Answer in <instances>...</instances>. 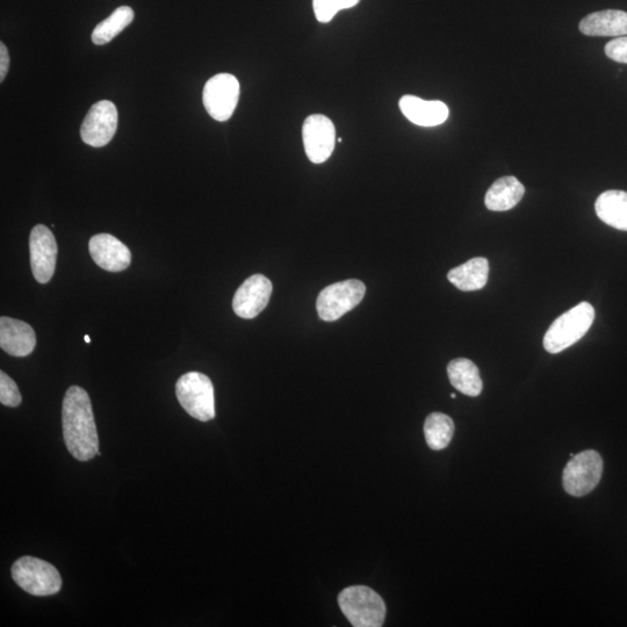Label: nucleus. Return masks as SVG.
<instances>
[{
	"instance_id": "nucleus-1",
	"label": "nucleus",
	"mask_w": 627,
	"mask_h": 627,
	"mask_svg": "<svg viewBox=\"0 0 627 627\" xmlns=\"http://www.w3.org/2000/svg\"><path fill=\"white\" fill-rule=\"evenodd\" d=\"M64 443L71 456L79 461H89L99 453V438L88 392L71 386L64 395L62 405Z\"/></svg>"
},
{
	"instance_id": "nucleus-2",
	"label": "nucleus",
	"mask_w": 627,
	"mask_h": 627,
	"mask_svg": "<svg viewBox=\"0 0 627 627\" xmlns=\"http://www.w3.org/2000/svg\"><path fill=\"white\" fill-rule=\"evenodd\" d=\"M595 320V309L589 302L569 309L547 329L544 337V348L547 352L560 353L579 342L592 328Z\"/></svg>"
},
{
	"instance_id": "nucleus-3",
	"label": "nucleus",
	"mask_w": 627,
	"mask_h": 627,
	"mask_svg": "<svg viewBox=\"0 0 627 627\" xmlns=\"http://www.w3.org/2000/svg\"><path fill=\"white\" fill-rule=\"evenodd\" d=\"M338 605L355 627H380L385 623L386 604L378 593L366 586H352L338 595Z\"/></svg>"
},
{
	"instance_id": "nucleus-4",
	"label": "nucleus",
	"mask_w": 627,
	"mask_h": 627,
	"mask_svg": "<svg viewBox=\"0 0 627 627\" xmlns=\"http://www.w3.org/2000/svg\"><path fill=\"white\" fill-rule=\"evenodd\" d=\"M176 395L180 406L196 420L207 422L215 417L214 387L206 374H184L177 381Z\"/></svg>"
},
{
	"instance_id": "nucleus-5",
	"label": "nucleus",
	"mask_w": 627,
	"mask_h": 627,
	"mask_svg": "<svg viewBox=\"0 0 627 627\" xmlns=\"http://www.w3.org/2000/svg\"><path fill=\"white\" fill-rule=\"evenodd\" d=\"M12 578L25 592L33 596H52L62 589V578L49 562L23 557L14 562Z\"/></svg>"
},
{
	"instance_id": "nucleus-6",
	"label": "nucleus",
	"mask_w": 627,
	"mask_h": 627,
	"mask_svg": "<svg viewBox=\"0 0 627 627\" xmlns=\"http://www.w3.org/2000/svg\"><path fill=\"white\" fill-rule=\"evenodd\" d=\"M366 286L363 281L350 279L330 285L320 293L316 301L320 319L334 322L352 311L364 299Z\"/></svg>"
},
{
	"instance_id": "nucleus-7",
	"label": "nucleus",
	"mask_w": 627,
	"mask_h": 627,
	"mask_svg": "<svg viewBox=\"0 0 627 627\" xmlns=\"http://www.w3.org/2000/svg\"><path fill=\"white\" fill-rule=\"evenodd\" d=\"M602 474L603 459L600 453L595 450L583 451L568 461L562 485L569 495L586 496L600 484Z\"/></svg>"
},
{
	"instance_id": "nucleus-8",
	"label": "nucleus",
	"mask_w": 627,
	"mask_h": 627,
	"mask_svg": "<svg viewBox=\"0 0 627 627\" xmlns=\"http://www.w3.org/2000/svg\"><path fill=\"white\" fill-rule=\"evenodd\" d=\"M239 100L240 83L235 76L219 74L208 79L203 102L207 113L214 120L225 122L232 118Z\"/></svg>"
},
{
	"instance_id": "nucleus-9",
	"label": "nucleus",
	"mask_w": 627,
	"mask_h": 627,
	"mask_svg": "<svg viewBox=\"0 0 627 627\" xmlns=\"http://www.w3.org/2000/svg\"><path fill=\"white\" fill-rule=\"evenodd\" d=\"M302 141L308 160L314 164L327 162L336 146V128L326 115L313 114L302 126Z\"/></svg>"
},
{
	"instance_id": "nucleus-10",
	"label": "nucleus",
	"mask_w": 627,
	"mask_h": 627,
	"mask_svg": "<svg viewBox=\"0 0 627 627\" xmlns=\"http://www.w3.org/2000/svg\"><path fill=\"white\" fill-rule=\"evenodd\" d=\"M118 121L117 106L110 100H102L86 114L81 128L82 140L91 147H105L117 133Z\"/></svg>"
},
{
	"instance_id": "nucleus-11",
	"label": "nucleus",
	"mask_w": 627,
	"mask_h": 627,
	"mask_svg": "<svg viewBox=\"0 0 627 627\" xmlns=\"http://www.w3.org/2000/svg\"><path fill=\"white\" fill-rule=\"evenodd\" d=\"M30 250L34 278L40 284H48L54 276L59 252L52 230L43 225L35 226L31 232Z\"/></svg>"
},
{
	"instance_id": "nucleus-12",
	"label": "nucleus",
	"mask_w": 627,
	"mask_h": 627,
	"mask_svg": "<svg viewBox=\"0 0 627 627\" xmlns=\"http://www.w3.org/2000/svg\"><path fill=\"white\" fill-rule=\"evenodd\" d=\"M272 290V283L265 276L255 275L248 278L235 293V314L242 319H255L268 306Z\"/></svg>"
},
{
	"instance_id": "nucleus-13",
	"label": "nucleus",
	"mask_w": 627,
	"mask_h": 627,
	"mask_svg": "<svg viewBox=\"0 0 627 627\" xmlns=\"http://www.w3.org/2000/svg\"><path fill=\"white\" fill-rule=\"evenodd\" d=\"M93 261L108 272L125 271L132 263V252L117 237L110 234H98L89 242Z\"/></svg>"
},
{
	"instance_id": "nucleus-14",
	"label": "nucleus",
	"mask_w": 627,
	"mask_h": 627,
	"mask_svg": "<svg viewBox=\"0 0 627 627\" xmlns=\"http://www.w3.org/2000/svg\"><path fill=\"white\" fill-rule=\"evenodd\" d=\"M36 345V336L30 324L2 316L0 319V348L13 357L31 355Z\"/></svg>"
},
{
	"instance_id": "nucleus-15",
	"label": "nucleus",
	"mask_w": 627,
	"mask_h": 627,
	"mask_svg": "<svg viewBox=\"0 0 627 627\" xmlns=\"http://www.w3.org/2000/svg\"><path fill=\"white\" fill-rule=\"evenodd\" d=\"M400 110L414 125L420 127H436L444 124L449 118V107L439 100H423L415 96H403L400 99Z\"/></svg>"
},
{
	"instance_id": "nucleus-16",
	"label": "nucleus",
	"mask_w": 627,
	"mask_h": 627,
	"mask_svg": "<svg viewBox=\"0 0 627 627\" xmlns=\"http://www.w3.org/2000/svg\"><path fill=\"white\" fill-rule=\"evenodd\" d=\"M580 31L588 36L627 35V13L618 10H605L589 14L581 20Z\"/></svg>"
},
{
	"instance_id": "nucleus-17",
	"label": "nucleus",
	"mask_w": 627,
	"mask_h": 627,
	"mask_svg": "<svg viewBox=\"0 0 627 627\" xmlns=\"http://www.w3.org/2000/svg\"><path fill=\"white\" fill-rule=\"evenodd\" d=\"M525 187L516 177L497 179L486 194L485 204L489 211L506 212L520 204Z\"/></svg>"
},
{
	"instance_id": "nucleus-18",
	"label": "nucleus",
	"mask_w": 627,
	"mask_h": 627,
	"mask_svg": "<svg viewBox=\"0 0 627 627\" xmlns=\"http://www.w3.org/2000/svg\"><path fill=\"white\" fill-rule=\"evenodd\" d=\"M489 262L487 258L477 257L449 272L450 283L460 291L472 292L482 290L487 284Z\"/></svg>"
},
{
	"instance_id": "nucleus-19",
	"label": "nucleus",
	"mask_w": 627,
	"mask_h": 627,
	"mask_svg": "<svg viewBox=\"0 0 627 627\" xmlns=\"http://www.w3.org/2000/svg\"><path fill=\"white\" fill-rule=\"evenodd\" d=\"M596 214L608 226L627 232V192L611 190L601 194L595 204Z\"/></svg>"
},
{
	"instance_id": "nucleus-20",
	"label": "nucleus",
	"mask_w": 627,
	"mask_h": 627,
	"mask_svg": "<svg viewBox=\"0 0 627 627\" xmlns=\"http://www.w3.org/2000/svg\"><path fill=\"white\" fill-rule=\"evenodd\" d=\"M451 385L460 393L467 396H479L484 389L478 366L472 360L458 358L452 360L448 366Z\"/></svg>"
},
{
	"instance_id": "nucleus-21",
	"label": "nucleus",
	"mask_w": 627,
	"mask_h": 627,
	"mask_svg": "<svg viewBox=\"0 0 627 627\" xmlns=\"http://www.w3.org/2000/svg\"><path fill=\"white\" fill-rule=\"evenodd\" d=\"M135 13L132 7L120 6L110 17L99 23L93 31L91 39L97 46L107 45L115 36L133 23Z\"/></svg>"
},
{
	"instance_id": "nucleus-22",
	"label": "nucleus",
	"mask_w": 627,
	"mask_h": 627,
	"mask_svg": "<svg viewBox=\"0 0 627 627\" xmlns=\"http://www.w3.org/2000/svg\"><path fill=\"white\" fill-rule=\"evenodd\" d=\"M454 435L452 418L442 413H432L424 423L425 441L431 450L441 451L448 448Z\"/></svg>"
},
{
	"instance_id": "nucleus-23",
	"label": "nucleus",
	"mask_w": 627,
	"mask_h": 627,
	"mask_svg": "<svg viewBox=\"0 0 627 627\" xmlns=\"http://www.w3.org/2000/svg\"><path fill=\"white\" fill-rule=\"evenodd\" d=\"M359 2L360 0H313L315 17L320 23L327 24L338 12L352 9Z\"/></svg>"
},
{
	"instance_id": "nucleus-24",
	"label": "nucleus",
	"mask_w": 627,
	"mask_h": 627,
	"mask_svg": "<svg viewBox=\"0 0 627 627\" xmlns=\"http://www.w3.org/2000/svg\"><path fill=\"white\" fill-rule=\"evenodd\" d=\"M21 394L14 381L2 371L0 372V402L6 407L16 408L20 406Z\"/></svg>"
},
{
	"instance_id": "nucleus-25",
	"label": "nucleus",
	"mask_w": 627,
	"mask_h": 627,
	"mask_svg": "<svg viewBox=\"0 0 627 627\" xmlns=\"http://www.w3.org/2000/svg\"><path fill=\"white\" fill-rule=\"evenodd\" d=\"M605 54L612 61L627 64V36L610 41L605 46Z\"/></svg>"
},
{
	"instance_id": "nucleus-26",
	"label": "nucleus",
	"mask_w": 627,
	"mask_h": 627,
	"mask_svg": "<svg viewBox=\"0 0 627 627\" xmlns=\"http://www.w3.org/2000/svg\"><path fill=\"white\" fill-rule=\"evenodd\" d=\"M10 69V55L7 52V48L4 43H0V82H4V79Z\"/></svg>"
},
{
	"instance_id": "nucleus-27",
	"label": "nucleus",
	"mask_w": 627,
	"mask_h": 627,
	"mask_svg": "<svg viewBox=\"0 0 627 627\" xmlns=\"http://www.w3.org/2000/svg\"><path fill=\"white\" fill-rule=\"evenodd\" d=\"M84 340L86 343L90 344L91 343V338L89 336H85Z\"/></svg>"
},
{
	"instance_id": "nucleus-28",
	"label": "nucleus",
	"mask_w": 627,
	"mask_h": 627,
	"mask_svg": "<svg viewBox=\"0 0 627 627\" xmlns=\"http://www.w3.org/2000/svg\"><path fill=\"white\" fill-rule=\"evenodd\" d=\"M451 398H452V399H456V398H457V395H456V394H451Z\"/></svg>"
},
{
	"instance_id": "nucleus-29",
	"label": "nucleus",
	"mask_w": 627,
	"mask_h": 627,
	"mask_svg": "<svg viewBox=\"0 0 627 627\" xmlns=\"http://www.w3.org/2000/svg\"><path fill=\"white\" fill-rule=\"evenodd\" d=\"M337 141L338 142H343V139L342 138H338Z\"/></svg>"
}]
</instances>
